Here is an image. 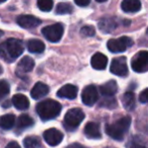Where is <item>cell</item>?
<instances>
[{
    "label": "cell",
    "mask_w": 148,
    "mask_h": 148,
    "mask_svg": "<svg viewBox=\"0 0 148 148\" xmlns=\"http://www.w3.org/2000/svg\"><path fill=\"white\" fill-rule=\"evenodd\" d=\"M23 52V45L17 39H8L0 44V57L5 62L15 61Z\"/></svg>",
    "instance_id": "obj_1"
},
{
    "label": "cell",
    "mask_w": 148,
    "mask_h": 148,
    "mask_svg": "<svg viewBox=\"0 0 148 148\" xmlns=\"http://www.w3.org/2000/svg\"><path fill=\"white\" fill-rule=\"evenodd\" d=\"M130 125H131V118L129 116H126V117L117 120L113 124H107L106 125V133L114 140L121 141L129 130Z\"/></svg>",
    "instance_id": "obj_2"
},
{
    "label": "cell",
    "mask_w": 148,
    "mask_h": 148,
    "mask_svg": "<svg viewBox=\"0 0 148 148\" xmlns=\"http://www.w3.org/2000/svg\"><path fill=\"white\" fill-rule=\"evenodd\" d=\"M61 110L62 106L54 99H46L37 105V113L43 121L55 119L61 113Z\"/></svg>",
    "instance_id": "obj_3"
},
{
    "label": "cell",
    "mask_w": 148,
    "mask_h": 148,
    "mask_svg": "<svg viewBox=\"0 0 148 148\" xmlns=\"http://www.w3.org/2000/svg\"><path fill=\"white\" fill-rule=\"evenodd\" d=\"M84 117L85 115L81 109L74 108V109L69 110L66 113L65 117H64V122H63L64 127L68 131H73L76 128H78V126L80 125L81 122L84 119Z\"/></svg>",
    "instance_id": "obj_4"
},
{
    "label": "cell",
    "mask_w": 148,
    "mask_h": 148,
    "mask_svg": "<svg viewBox=\"0 0 148 148\" xmlns=\"http://www.w3.org/2000/svg\"><path fill=\"white\" fill-rule=\"evenodd\" d=\"M64 33V27L62 23H55V25H48L42 29L43 36L52 43H57L61 40Z\"/></svg>",
    "instance_id": "obj_5"
},
{
    "label": "cell",
    "mask_w": 148,
    "mask_h": 148,
    "mask_svg": "<svg viewBox=\"0 0 148 148\" xmlns=\"http://www.w3.org/2000/svg\"><path fill=\"white\" fill-rule=\"evenodd\" d=\"M133 45V41L129 37H121L118 39H111L108 42V49L112 53H122Z\"/></svg>",
    "instance_id": "obj_6"
},
{
    "label": "cell",
    "mask_w": 148,
    "mask_h": 148,
    "mask_svg": "<svg viewBox=\"0 0 148 148\" xmlns=\"http://www.w3.org/2000/svg\"><path fill=\"white\" fill-rule=\"evenodd\" d=\"M132 69L138 73L148 71V51H140L132 58Z\"/></svg>",
    "instance_id": "obj_7"
},
{
    "label": "cell",
    "mask_w": 148,
    "mask_h": 148,
    "mask_svg": "<svg viewBox=\"0 0 148 148\" xmlns=\"http://www.w3.org/2000/svg\"><path fill=\"white\" fill-rule=\"evenodd\" d=\"M110 70L113 74L120 77H124L128 75V66H127V59L124 56L115 58L112 61Z\"/></svg>",
    "instance_id": "obj_8"
},
{
    "label": "cell",
    "mask_w": 148,
    "mask_h": 148,
    "mask_svg": "<svg viewBox=\"0 0 148 148\" xmlns=\"http://www.w3.org/2000/svg\"><path fill=\"white\" fill-rule=\"evenodd\" d=\"M81 99L85 106L90 107L95 105L99 99V92H97V87L95 85H87L86 87H84L81 93Z\"/></svg>",
    "instance_id": "obj_9"
},
{
    "label": "cell",
    "mask_w": 148,
    "mask_h": 148,
    "mask_svg": "<svg viewBox=\"0 0 148 148\" xmlns=\"http://www.w3.org/2000/svg\"><path fill=\"white\" fill-rule=\"evenodd\" d=\"M44 139L50 146H57L63 140V134L55 128H51L44 132Z\"/></svg>",
    "instance_id": "obj_10"
},
{
    "label": "cell",
    "mask_w": 148,
    "mask_h": 148,
    "mask_svg": "<svg viewBox=\"0 0 148 148\" xmlns=\"http://www.w3.org/2000/svg\"><path fill=\"white\" fill-rule=\"evenodd\" d=\"M35 67V61L32 59L31 57H23V59L19 61L18 65H17V68H16V74L18 76H23L25 74L29 73L31 72L32 70L34 69Z\"/></svg>",
    "instance_id": "obj_11"
},
{
    "label": "cell",
    "mask_w": 148,
    "mask_h": 148,
    "mask_svg": "<svg viewBox=\"0 0 148 148\" xmlns=\"http://www.w3.org/2000/svg\"><path fill=\"white\" fill-rule=\"evenodd\" d=\"M16 23L19 27L23 29H34L41 25V21L33 15H21L17 17Z\"/></svg>",
    "instance_id": "obj_12"
},
{
    "label": "cell",
    "mask_w": 148,
    "mask_h": 148,
    "mask_svg": "<svg viewBox=\"0 0 148 148\" xmlns=\"http://www.w3.org/2000/svg\"><path fill=\"white\" fill-rule=\"evenodd\" d=\"M99 27L103 33L110 34L118 27V21L115 17H103L99 21Z\"/></svg>",
    "instance_id": "obj_13"
},
{
    "label": "cell",
    "mask_w": 148,
    "mask_h": 148,
    "mask_svg": "<svg viewBox=\"0 0 148 148\" xmlns=\"http://www.w3.org/2000/svg\"><path fill=\"white\" fill-rule=\"evenodd\" d=\"M78 93V88L75 85L72 84H66L62 86L59 90L57 91V95L62 99H74L77 97Z\"/></svg>",
    "instance_id": "obj_14"
},
{
    "label": "cell",
    "mask_w": 148,
    "mask_h": 148,
    "mask_svg": "<svg viewBox=\"0 0 148 148\" xmlns=\"http://www.w3.org/2000/svg\"><path fill=\"white\" fill-rule=\"evenodd\" d=\"M49 91L50 88L47 84L43 82H37L32 89L31 95L34 99H40L42 97H45L49 93Z\"/></svg>",
    "instance_id": "obj_15"
},
{
    "label": "cell",
    "mask_w": 148,
    "mask_h": 148,
    "mask_svg": "<svg viewBox=\"0 0 148 148\" xmlns=\"http://www.w3.org/2000/svg\"><path fill=\"white\" fill-rule=\"evenodd\" d=\"M84 134L90 139H99V138H101L99 126V124L95 123V122H89V123H87L85 125Z\"/></svg>",
    "instance_id": "obj_16"
},
{
    "label": "cell",
    "mask_w": 148,
    "mask_h": 148,
    "mask_svg": "<svg viewBox=\"0 0 148 148\" xmlns=\"http://www.w3.org/2000/svg\"><path fill=\"white\" fill-rule=\"evenodd\" d=\"M90 64L93 69L103 70L108 65V58L101 53H95L91 58Z\"/></svg>",
    "instance_id": "obj_17"
},
{
    "label": "cell",
    "mask_w": 148,
    "mask_h": 148,
    "mask_svg": "<svg viewBox=\"0 0 148 148\" xmlns=\"http://www.w3.org/2000/svg\"><path fill=\"white\" fill-rule=\"evenodd\" d=\"M118 91V84L115 80H110L101 86V93L105 97H112Z\"/></svg>",
    "instance_id": "obj_18"
},
{
    "label": "cell",
    "mask_w": 148,
    "mask_h": 148,
    "mask_svg": "<svg viewBox=\"0 0 148 148\" xmlns=\"http://www.w3.org/2000/svg\"><path fill=\"white\" fill-rule=\"evenodd\" d=\"M123 11L127 13H135L141 9V2L138 0H124L121 4Z\"/></svg>",
    "instance_id": "obj_19"
},
{
    "label": "cell",
    "mask_w": 148,
    "mask_h": 148,
    "mask_svg": "<svg viewBox=\"0 0 148 148\" xmlns=\"http://www.w3.org/2000/svg\"><path fill=\"white\" fill-rule=\"evenodd\" d=\"M12 103L17 110L19 111H25L29 109V101L27 97L23 95H15L12 97Z\"/></svg>",
    "instance_id": "obj_20"
},
{
    "label": "cell",
    "mask_w": 148,
    "mask_h": 148,
    "mask_svg": "<svg viewBox=\"0 0 148 148\" xmlns=\"http://www.w3.org/2000/svg\"><path fill=\"white\" fill-rule=\"evenodd\" d=\"M27 50L31 53L35 54H41L45 51V44L42 41L37 39H32L27 42Z\"/></svg>",
    "instance_id": "obj_21"
},
{
    "label": "cell",
    "mask_w": 148,
    "mask_h": 148,
    "mask_svg": "<svg viewBox=\"0 0 148 148\" xmlns=\"http://www.w3.org/2000/svg\"><path fill=\"white\" fill-rule=\"evenodd\" d=\"M122 103H123L124 108H125L127 111H132V110L135 109L136 105V97L134 92L131 91H128L122 97Z\"/></svg>",
    "instance_id": "obj_22"
},
{
    "label": "cell",
    "mask_w": 148,
    "mask_h": 148,
    "mask_svg": "<svg viewBox=\"0 0 148 148\" xmlns=\"http://www.w3.org/2000/svg\"><path fill=\"white\" fill-rule=\"evenodd\" d=\"M15 124V117L11 114H7L0 118V127L3 129H11Z\"/></svg>",
    "instance_id": "obj_23"
},
{
    "label": "cell",
    "mask_w": 148,
    "mask_h": 148,
    "mask_svg": "<svg viewBox=\"0 0 148 148\" xmlns=\"http://www.w3.org/2000/svg\"><path fill=\"white\" fill-rule=\"evenodd\" d=\"M34 125V120L32 117H29V115H23L19 116L18 120H17L16 127L17 129H25V128H29Z\"/></svg>",
    "instance_id": "obj_24"
},
{
    "label": "cell",
    "mask_w": 148,
    "mask_h": 148,
    "mask_svg": "<svg viewBox=\"0 0 148 148\" xmlns=\"http://www.w3.org/2000/svg\"><path fill=\"white\" fill-rule=\"evenodd\" d=\"M23 146L25 148H40L41 147V140L37 136H27L23 140Z\"/></svg>",
    "instance_id": "obj_25"
},
{
    "label": "cell",
    "mask_w": 148,
    "mask_h": 148,
    "mask_svg": "<svg viewBox=\"0 0 148 148\" xmlns=\"http://www.w3.org/2000/svg\"><path fill=\"white\" fill-rule=\"evenodd\" d=\"M73 11V7L71 4L66 2H61L56 7V13L57 14H69Z\"/></svg>",
    "instance_id": "obj_26"
},
{
    "label": "cell",
    "mask_w": 148,
    "mask_h": 148,
    "mask_svg": "<svg viewBox=\"0 0 148 148\" xmlns=\"http://www.w3.org/2000/svg\"><path fill=\"white\" fill-rule=\"evenodd\" d=\"M37 4H38V7L40 8V10L48 12V11L52 10L54 3L52 0H39Z\"/></svg>",
    "instance_id": "obj_27"
},
{
    "label": "cell",
    "mask_w": 148,
    "mask_h": 148,
    "mask_svg": "<svg viewBox=\"0 0 148 148\" xmlns=\"http://www.w3.org/2000/svg\"><path fill=\"white\" fill-rule=\"evenodd\" d=\"M99 106L101 108H106V109H115L117 107V101L114 97H103V101L99 103Z\"/></svg>",
    "instance_id": "obj_28"
},
{
    "label": "cell",
    "mask_w": 148,
    "mask_h": 148,
    "mask_svg": "<svg viewBox=\"0 0 148 148\" xmlns=\"http://www.w3.org/2000/svg\"><path fill=\"white\" fill-rule=\"evenodd\" d=\"M9 89H10V86L6 80H0V101L8 95Z\"/></svg>",
    "instance_id": "obj_29"
},
{
    "label": "cell",
    "mask_w": 148,
    "mask_h": 148,
    "mask_svg": "<svg viewBox=\"0 0 148 148\" xmlns=\"http://www.w3.org/2000/svg\"><path fill=\"white\" fill-rule=\"evenodd\" d=\"M95 34V29L91 25H85V27H81L80 29V35L82 37H92Z\"/></svg>",
    "instance_id": "obj_30"
},
{
    "label": "cell",
    "mask_w": 148,
    "mask_h": 148,
    "mask_svg": "<svg viewBox=\"0 0 148 148\" xmlns=\"http://www.w3.org/2000/svg\"><path fill=\"white\" fill-rule=\"evenodd\" d=\"M139 101L143 103H148V88L144 89L139 95Z\"/></svg>",
    "instance_id": "obj_31"
},
{
    "label": "cell",
    "mask_w": 148,
    "mask_h": 148,
    "mask_svg": "<svg viewBox=\"0 0 148 148\" xmlns=\"http://www.w3.org/2000/svg\"><path fill=\"white\" fill-rule=\"evenodd\" d=\"M129 148H147V147H146L145 145H143V144H141L140 142L133 141V140H132L129 143Z\"/></svg>",
    "instance_id": "obj_32"
},
{
    "label": "cell",
    "mask_w": 148,
    "mask_h": 148,
    "mask_svg": "<svg viewBox=\"0 0 148 148\" xmlns=\"http://www.w3.org/2000/svg\"><path fill=\"white\" fill-rule=\"evenodd\" d=\"M89 3H90L89 0H75V4L81 7L87 6V5H89Z\"/></svg>",
    "instance_id": "obj_33"
},
{
    "label": "cell",
    "mask_w": 148,
    "mask_h": 148,
    "mask_svg": "<svg viewBox=\"0 0 148 148\" xmlns=\"http://www.w3.org/2000/svg\"><path fill=\"white\" fill-rule=\"evenodd\" d=\"M5 148H21V147L19 146V144L17 143V142L12 141V142H9Z\"/></svg>",
    "instance_id": "obj_34"
},
{
    "label": "cell",
    "mask_w": 148,
    "mask_h": 148,
    "mask_svg": "<svg viewBox=\"0 0 148 148\" xmlns=\"http://www.w3.org/2000/svg\"><path fill=\"white\" fill-rule=\"evenodd\" d=\"M67 148H87V147L82 146L81 144H79V143H73V144H71V145L68 146Z\"/></svg>",
    "instance_id": "obj_35"
},
{
    "label": "cell",
    "mask_w": 148,
    "mask_h": 148,
    "mask_svg": "<svg viewBox=\"0 0 148 148\" xmlns=\"http://www.w3.org/2000/svg\"><path fill=\"white\" fill-rule=\"evenodd\" d=\"M2 36H3V32H2V31H0V38L2 37Z\"/></svg>",
    "instance_id": "obj_36"
},
{
    "label": "cell",
    "mask_w": 148,
    "mask_h": 148,
    "mask_svg": "<svg viewBox=\"0 0 148 148\" xmlns=\"http://www.w3.org/2000/svg\"><path fill=\"white\" fill-rule=\"evenodd\" d=\"M2 73V67H1V66H0V74Z\"/></svg>",
    "instance_id": "obj_37"
},
{
    "label": "cell",
    "mask_w": 148,
    "mask_h": 148,
    "mask_svg": "<svg viewBox=\"0 0 148 148\" xmlns=\"http://www.w3.org/2000/svg\"><path fill=\"white\" fill-rule=\"evenodd\" d=\"M146 34H147V36H148V29H147V31H146Z\"/></svg>",
    "instance_id": "obj_38"
},
{
    "label": "cell",
    "mask_w": 148,
    "mask_h": 148,
    "mask_svg": "<svg viewBox=\"0 0 148 148\" xmlns=\"http://www.w3.org/2000/svg\"><path fill=\"white\" fill-rule=\"evenodd\" d=\"M106 148H114V147H106Z\"/></svg>",
    "instance_id": "obj_39"
},
{
    "label": "cell",
    "mask_w": 148,
    "mask_h": 148,
    "mask_svg": "<svg viewBox=\"0 0 148 148\" xmlns=\"http://www.w3.org/2000/svg\"><path fill=\"white\" fill-rule=\"evenodd\" d=\"M1 3H3V2H0V4H1Z\"/></svg>",
    "instance_id": "obj_40"
}]
</instances>
